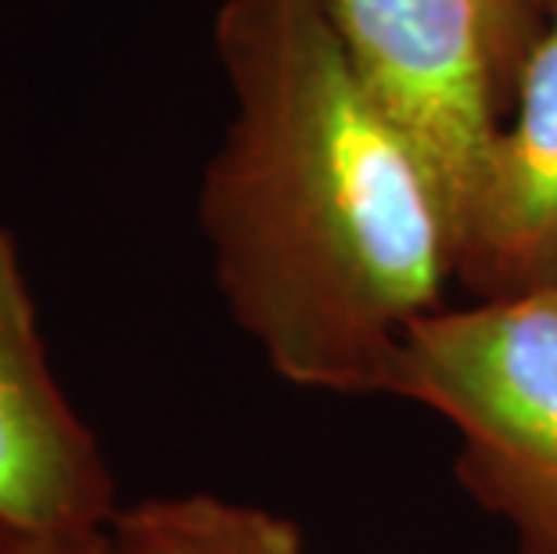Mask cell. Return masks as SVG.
<instances>
[{
  "label": "cell",
  "instance_id": "ba28073f",
  "mask_svg": "<svg viewBox=\"0 0 557 554\" xmlns=\"http://www.w3.org/2000/svg\"><path fill=\"white\" fill-rule=\"evenodd\" d=\"M532 8H536V15L540 19H550V11L557 8V0H529Z\"/></svg>",
  "mask_w": 557,
  "mask_h": 554
},
{
  "label": "cell",
  "instance_id": "5b68a950",
  "mask_svg": "<svg viewBox=\"0 0 557 554\" xmlns=\"http://www.w3.org/2000/svg\"><path fill=\"white\" fill-rule=\"evenodd\" d=\"M471 299L557 296V8L543 22L457 227Z\"/></svg>",
  "mask_w": 557,
  "mask_h": 554
},
{
  "label": "cell",
  "instance_id": "7a4b0ae2",
  "mask_svg": "<svg viewBox=\"0 0 557 554\" xmlns=\"http://www.w3.org/2000/svg\"><path fill=\"white\" fill-rule=\"evenodd\" d=\"M457 435V479L518 554H557V296L443 306L403 338L388 393Z\"/></svg>",
  "mask_w": 557,
  "mask_h": 554
},
{
  "label": "cell",
  "instance_id": "6da1fadb",
  "mask_svg": "<svg viewBox=\"0 0 557 554\" xmlns=\"http://www.w3.org/2000/svg\"><path fill=\"white\" fill-rule=\"evenodd\" d=\"M212 37L234 120L198 217L223 303L288 385L385 396L403 338L457 281L443 198L327 0H223Z\"/></svg>",
  "mask_w": 557,
  "mask_h": 554
},
{
  "label": "cell",
  "instance_id": "8992f818",
  "mask_svg": "<svg viewBox=\"0 0 557 554\" xmlns=\"http://www.w3.org/2000/svg\"><path fill=\"white\" fill-rule=\"evenodd\" d=\"M90 554H310L299 522L216 493L148 497L120 508Z\"/></svg>",
  "mask_w": 557,
  "mask_h": 554
},
{
  "label": "cell",
  "instance_id": "52a82bcc",
  "mask_svg": "<svg viewBox=\"0 0 557 554\" xmlns=\"http://www.w3.org/2000/svg\"><path fill=\"white\" fill-rule=\"evenodd\" d=\"M94 544H98V537H94V540H79V544H40V540L8 537L4 554H90Z\"/></svg>",
  "mask_w": 557,
  "mask_h": 554
},
{
  "label": "cell",
  "instance_id": "277c9868",
  "mask_svg": "<svg viewBox=\"0 0 557 554\" xmlns=\"http://www.w3.org/2000/svg\"><path fill=\"white\" fill-rule=\"evenodd\" d=\"M115 512L109 461L54 379L15 238L0 227V533L79 544Z\"/></svg>",
  "mask_w": 557,
  "mask_h": 554
},
{
  "label": "cell",
  "instance_id": "3957f363",
  "mask_svg": "<svg viewBox=\"0 0 557 554\" xmlns=\"http://www.w3.org/2000/svg\"><path fill=\"white\" fill-rule=\"evenodd\" d=\"M327 11L367 98L432 176L457 245L504 98L547 19L529 0H327Z\"/></svg>",
  "mask_w": 557,
  "mask_h": 554
},
{
  "label": "cell",
  "instance_id": "9c48e42d",
  "mask_svg": "<svg viewBox=\"0 0 557 554\" xmlns=\"http://www.w3.org/2000/svg\"><path fill=\"white\" fill-rule=\"evenodd\" d=\"M4 547H8V533H0V554H4Z\"/></svg>",
  "mask_w": 557,
  "mask_h": 554
}]
</instances>
